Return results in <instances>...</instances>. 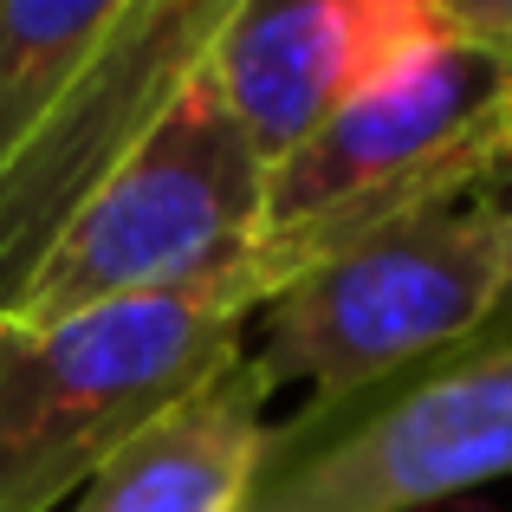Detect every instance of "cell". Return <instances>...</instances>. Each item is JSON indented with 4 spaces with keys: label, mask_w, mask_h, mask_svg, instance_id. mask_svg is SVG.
<instances>
[{
    "label": "cell",
    "mask_w": 512,
    "mask_h": 512,
    "mask_svg": "<svg viewBox=\"0 0 512 512\" xmlns=\"http://www.w3.org/2000/svg\"><path fill=\"white\" fill-rule=\"evenodd\" d=\"M506 169L512 59L441 33L273 163L266 227L247 253L253 299H279L299 273L389 221L480 201Z\"/></svg>",
    "instance_id": "obj_1"
},
{
    "label": "cell",
    "mask_w": 512,
    "mask_h": 512,
    "mask_svg": "<svg viewBox=\"0 0 512 512\" xmlns=\"http://www.w3.org/2000/svg\"><path fill=\"white\" fill-rule=\"evenodd\" d=\"M247 312L221 292L0 325V512H52L169 402L240 357Z\"/></svg>",
    "instance_id": "obj_2"
},
{
    "label": "cell",
    "mask_w": 512,
    "mask_h": 512,
    "mask_svg": "<svg viewBox=\"0 0 512 512\" xmlns=\"http://www.w3.org/2000/svg\"><path fill=\"white\" fill-rule=\"evenodd\" d=\"M512 312V208L454 201L350 240L260 305L253 357L305 402H338L448 357Z\"/></svg>",
    "instance_id": "obj_3"
},
{
    "label": "cell",
    "mask_w": 512,
    "mask_h": 512,
    "mask_svg": "<svg viewBox=\"0 0 512 512\" xmlns=\"http://www.w3.org/2000/svg\"><path fill=\"white\" fill-rule=\"evenodd\" d=\"M266 175L273 169L260 163V150L234 130L208 78L195 72V85L163 111L143 150L78 214L13 318L52 325L163 292H221L253 318L260 299L247 253L266 227Z\"/></svg>",
    "instance_id": "obj_4"
},
{
    "label": "cell",
    "mask_w": 512,
    "mask_h": 512,
    "mask_svg": "<svg viewBox=\"0 0 512 512\" xmlns=\"http://www.w3.org/2000/svg\"><path fill=\"white\" fill-rule=\"evenodd\" d=\"M512 474V312L266 435L240 512H428Z\"/></svg>",
    "instance_id": "obj_5"
},
{
    "label": "cell",
    "mask_w": 512,
    "mask_h": 512,
    "mask_svg": "<svg viewBox=\"0 0 512 512\" xmlns=\"http://www.w3.org/2000/svg\"><path fill=\"white\" fill-rule=\"evenodd\" d=\"M227 7L234 0H124L111 33L0 163V325L20 312L78 214L195 85Z\"/></svg>",
    "instance_id": "obj_6"
},
{
    "label": "cell",
    "mask_w": 512,
    "mask_h": 512,
    "mask_svg": "<svg viewBox=\"0 0 512 512\" xmlns=\"http://www.w3.org/2000/svg\"><path fill=\"white\" fill-rule=\"evenodd\" d=\"M435 39V0H234L201 78L273 169Z\"/></svg>",
    "instance_id": "obj_7"
},
{
    "label": "cell",
    "mask_w": 512,
    "mask_h": 512,
    "mask_svg": "<svg viewBox=\"0 0 512 512\" xmlns=\"http://www.w3.org/2000/svg\"><path fill=\"white\" fill-rule=\"evenodd\" d=\"M273 376L253 350L169 402L91 474L72 512H240L266 454Z\"/></svg>",
    "instance_id": "obj_8"
},
{
    "label": "cell",
    "mask_w": 512,
    "mask_h": 512,
    "mask_svg": "<svg viewBox=\"0 0 512 512\" xmlns=\"http://www.w3.org/2000/svg\"><path fill=\"white\" fill-rule=\"evenodd\" d=\"M117 7L124 0H0V163L111 33Z\"/></svg>",
    "instance_id": "obj_9"
},
{
    "label": "cell",
    "mask_w": 512,
    "mask_h": 512,
    "mask_svg": "<svg viewBox=\"0 0 512 512\" xmlns=\"http://www.w3.org/2000/svg\"><path fill=\"white\" fill-rule=\"evenodd\" d=\"M435 20L441 33L512 59V0H435Z\"/></svg>",
    "instance_id": "obj_10"
},
{
    "label": "cell",
    "mask_w": 512,
    "mask_h": 512,
    "mask_svg": "<svg viewBox=\"0 0 512 512\" xmlns=\"http://www.w3.org/2000/svg\"><path fill=\"white\" fill-rule=\"evenodd\" d=\"M506 208H512V201H506Z\"/></svg>",
    "instance_id": "obj_11"
}]
</instances>
